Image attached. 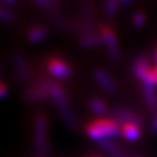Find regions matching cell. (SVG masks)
<instances>
[{
  "label": "cell",
  "mask_w": 157,
  "mask_h": 157,
  "mask_svg": "<svg viewBox=\"0 0 157 157\" xmlns=\"http://www.w3.org/2000/svg\"><path fill=\"white\" fill-rule=\"evenodd\" d=\"M35 84H37L38 86H40L48 92L50 98H52V101H54L59 115L62 118V120L66 122V124L69 125L70 128H76L78 120H76L74 111L70 103H69L68 97H67V94L63 88L56 82L46 80V78H39Z\"/></svg>",
  "instance_id": "cell-1"
},
{
  "label": "cell",
  "mask_w": 157,
  "mask_h": 157,
  "mask_svg": "<svg viewBox=\"0 0 157 157\" xmlns=\"http://www.w3.org/2000/svg\"><path fill=\"white\" fill-rule=\"evenodd\" d=\"M122 125L111 118H101L88 123L85 133L91 140L101 144L107 141H113L121 135Z\"/></svg>",
  "instance_id": "cell-2"
},
{
  "label": "cell",
  "mask_w": 157,
  "mask_h": 157,
  "mask_svg": "<svg viewBox=\"0 0 157 157\" xmlns=\"http://www.w3.org/2000/svg\"><path fill=\"white\" fill-rule=\"evenodd\" d=\"M33 145L35 154H49L50 145L48 142V120L46 115L39 113L33 123Z\"/></svg>",
  "instance_id": "cell-3"
},
{
  "label": "cell",
  "mask_w": 157,
  "mask_h": 157,
  "mask_svg": "<svg viewBox=\"0 0 157 157\" xmlns=\"http://www.w3.org/2000/svg\"><path fill=\"white\" fill-rule=\"evenodd\" d=\"M101 36L103 38V44L107 49L108 56L113 62H119L121 58L120 47L115 31L109 26H103L101 29Z\"/></svg>",
  "instance_id": "cell-4"
},
{
  "label": "cell",
  "mask_w": 157,
  "mask_h": 157,
  "mask_svg": "<svg viewBox=\"0 0 157 157\" xmlns=\"http://www.w3.org/2000/svg\"><path fill=\"white\" fill-rule=\"evenodd\" d=\"M47 71L52 76L66 80L72 75V69L64 60L60 58H50L47 62Z\"/></svg>",
  "instance_id": "cell-5"
},
{
  "label": "cell",
  "mask_w": 157,
  "mask_h": 157,
  "mask_svg": "<svg viewBox=\"0 0 157 157\" xmlns=\"http://www.w3.org/2000/svg\"><path fill=\"white\" fill-rule=\"evenodd\" d=\"M12 64L15 75L20 81L25 83L31 78V70L26 57L21 52H15L12 55Z\"/></svg>",
  "instance_id": "cell-6"
},
{
  "label": "cell",
  "mask_w": 157,
  "mask_h": 157,
  "mask_svg": "<svg viewBox=\"0 0 157 157\" xmlns=\"http://www.w3.org/2000/svg\"><path fill=\"white\" fill-rule=\"evenodd\" d=\"M143 84V95H144L145 103H146L147 108L152 111L157 110V92L155 87V83L153 81L152 74L146 76L142 81Z\"/></svg>",
  "instance_id": "cell-7"
},
{
  "label": "cell",
  "mask_w": 157,
  "mask_h": 157,
  "mask_svg": "<svg viewBox=\"0 0 157 157\" xmlns=\"http://www.w3.org/2000/svg\"><path fill=\"white\" fill-rule=\"evenodd\" d=\"M113 119L117 120L118 122H122L123 124L127 123H135V124L140 125L142 123V118L134 113L133 110L129 109L123 106H117L113 109Z\"/></svg>",
  "instance_id": "cell-8"
},
{
  "label": "cell",
  "mask_w": 157,
  "mask_h": 157,
  "mask_svg": "<svg viewBox=\"0 0 157 157\" xmlns=\"http://www.w3.org/2000/svg\"><path fill=\"white\" fill-rule=\"evenodd\" d=\"M94 78L98 85L103 88L104 91L109 93H115L118 90V85L113 78L103 68H96L94 70Z\"/></svg>",
  "instance_id": "cell-9"
},
{
  "label": "cell",
  "mask_w": 157,
  "mask_h": 157,
  "mask_svg": "<svg viewBox=\"0 0 157 157\" xmlns=\"http://www.w3.org/2000/svg\"><path fill=\"white\" fill-rule=\"evenodd\" d=\"M93 6L90 2L82 3L81 7V27L80 35L94 32L93 29Z\"/></svg>",
  "instance_id": "cell-10"
},
{
  "label": "cell",
  "mask_w": 157,
  "mask_h": 157,
  "mask_svg": "<svg viewBox=\"0 0 157 157\" xmlns=\"http://www.w3.org/2000/svg\"><path fill=\"white\" fill-rule=\"evenodd\" d=\"M22 96L29 103H42V101H48L50 98L48 92L40 86H38L37 84H35L34 86H31V87H27L23 92Z\"/></svg>",
  "instance_id": "cell-11"
},
{
  "label": "cell",
  "mask_w": 157,
  "mask_h": 157,
  "mask_svg": "<svg viewBox=\"0 0 157 157\" xmlns=\"http://www.w3.org/2000/svg\"><path fill=\"white\" fill-rule=\"evenodd\" d=\"M47 19L55 25L58 29H62V31H66V32H70L73 29V25H72L71 21L63 15L61 12H59L58 10H55V11H50V12H46Z\"/></svg>",
  "instance_id": "cell-12"
},
{
  "label": "cell",
  "mask_w": 157,
  "mask_h": 157,
  "mask_svg": "<svg viewBox=\"0 0 157 157\" xmlns=\"http://www.w3.org/2000/svg\"><path fill=\"white\" fill-rule=\"evenodd\" d=\"M101 147V150L110 157H133L131 154L127 152L122 146L117 144L113 141H107V142H103L99 144Z\"/></svg>",
  "instance_id": "cell-13"
},
{
  "label": "cell",
  "mask_w": 157,
  "mask_h": 157,
  "mask_svg": "<svg viewBox=\"0 0 157 157\" xmlns=\"http://www.w3.org/2000/svg\"><path fill=\"white\" fill-rule=\"evenodd\" d=\"M151 70L148 60L145 56H140L135 59L134 63H133V73L139 80L143 81L148 74H150Z\"/></svg>",
  "instance_id": "cell-14"
},
{
  "label": "cell",
  "mask_w": 157,
  "mask_h": 157,
  "mask_svg": "<svg viewBox=\"0 0 157 157\" xmlns=\"http://www.w3.org/2000/svg\"><path fill=\"white\" fill-rule=\"evenodd\" d=\"M78 44L83 48H95L103 45V38L101 34H97L95 32L82 34L78 37Z\"/></svg>",
  "instance_id": "cell-15"
},
{
  "label": "cell",
  "mask_w": 157,
  "mask_h": 157,
  "mask_svg": "<svg viewBox=\"0 0 157 157\" xmlns=\"http://www.w3.org/2000/svg\"><path fill=\"white\" fill-rule=\"evenodd\" d=\"M121 135L124 137L125 140L130 141V142H135L141 137L142 135V130L139 124L135 123H127L122 124L121 128Z\"/></svg>",
  "instance_id": "cell-16"
},
{
  "label": "cell",
  "mask_w": 157,
  "mask_h": 157,
  "mask_svg": "<svg viewBox=\"0 0 157 157\" xmlns=\"http://www.w3.org/2000/svg\"><path fill=\"white\" fill-rule=\"evenodd\" d=\"M48 29L43 25H36L27 32V40L31 44H38L48 36Z\"/></svg>",
  "instance_id": "cell-17"
},
{
  "label": "cell",
  "mask_w": 157,
  "mask_h": 157,
  "mask_svg": "<svg viewBox=\"0 0 157 157\" xmlns=\"http://www.w3.org/2000/svg\"><path fill=\"white\" fill-rule=\"evenodd\" d=\"M120 1L117 0H108L104 5V14L107 19H113L116 17V14L119 11V7H120Z\"/></svg>",
  "instance_id": "cell-18"
},
{
  "label": "cell",
  "mask_w": 157,
  "mask_h": 157,
  "mask_svg": "<svg viewBox=\"0 0 157 157\" xmlns=\"http://www.w3.org/2000/svg\"><path fill=\"white\" fill-rule=\"evenodd\" d=\"M88 107L95 115L103 116L107 113V105L99 98H92L88 101Z\"/></svg>",
  "instance_id": "cell-19"
},
{
  "label": "cell",
  "mask_w": 157,
  "mask_h": 157,
  "mask_svg": "<svg viewBox=\"0 0 157 157\" xmlns=\"http://www.w3.org/2000/svg\"><path fill=\"white\" fill-rule=\"evenodd\" d=\"M15 20L14 12L9 7L0 5V21L3 23H12Z\"/></svg>",
  "instance_id": "cell-20"
},
{
  "label": "cell",
  "mask_w": 157,
  "mask_h": 157,
  "mask_svg": "<svg viewBox=\"0 0 157 157\" xmlns=\"http://www.w3.org/2000/svg\"><path fill=\"white\" fill-rule=\"evenodd\" d=\"M35 5L39 7L40 9L45 10L46 12H50V11H55L58 10L59 2L56 0H36Z\"/></svg>",
  "instance_id": "cell-21"
},
{
  "label": "cell",
  "mask_w": 157,
  "mask_h": 157,
  "mask_svg": "<svg viewBox=\"0 0 157 157\" xmlns=\"http://www.w3.org/2000/svg\"><path fill=\"white\" fill-rule=\"evenodd\" d=\"M132 24L135 29H142L146 24V14L142 11H137L132 15Z\"/></svg>",
  "instance_id": "cell-22"
},
{
  "label": "cell",
  "mask_w": 157,
  "mask_h": 157,
  "mask_svg": "<svg viewBox=\"0 0 157 157\" xmlns=\"http://www.w3.org/2000/svg\"><path fill=\"white\" fill-rule=\"evenodd\" d=\"M8 93H9V90H8L7 85L5 83H2V82H0V101L6 97L8 95Z\"/></svg>",
  "instance_id": "cell-23"
},
{
  "label": "cell",
  "mask_w": 157,
  "mask_h": 157,
  "mask_svg": "<svg viewBox=\"0 0 157 157\" xmlns=\"http://www.w3.org/2000/svg\"><path fill=\"white\" fill-rule=\"evenodd\" d=\"M151 131L154 134H157V113H155V116L152 119V122H151Z\"/></svg>",
  "instance_id": "cell-24"
},
{
  "label": "cell",
  "mask_w": 157,
  "mask_h": 157,
  "mask_svg": "<svg viewBox=\"0 0 157 157\" xmlns=\"http://www.w3.org/2000/svg\"><path fill=\"white\" fill-rule=\"evenodd\" d=\"M1 75H2V70H1V67H0V78H1Z\"/></svg>",
  "instance_id": "cell-25"
},
{
  "label": "cell",
  "mask_w": 157,
  "mask_h": 157,
  "mask_svg": "<svg viewBox=\"0 0 157 157\" xmlns=\"http://www.w3.org/2000/svg\"><path fill=\"white\" fill-rule=\"evenodd\" d=\"M133 157H141V156H133Z\"/></svg>",
  "instance_id": "cell-26"
},
{
  "label": "cell",
  "mask_w": 157,
  "mask_h": 157,
  "mask_svg": "<svg viewBox=\"0 0 157 157\" xmlns=\"http://www.w3.org/2000/svg\"><path fill=\"white\" fill-rule=\"evenodd\" d=\"M156 59H157V52H156Z\"/></svg>",
  "instance_id": "cell-27"
}]
</instances>
